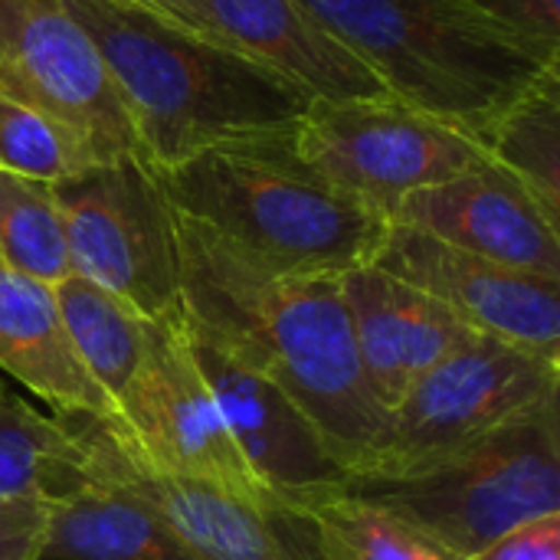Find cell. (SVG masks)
I'll list each match as a JSON object with an SVG mask.
<instances>
[{
    "label": "cell",
    "instance_id": "484cf974",
    "mask_svg": "<svg viewBox=\"0 0 560 560\" xmlns=\"http://www.w3.org/2000/svg\"><path fill=\"white\" fill-rule=\"evenodd\" d=\"M466 560H560V512L505 532Z\"/></svg>",
    "mask_w": 560,
    "mask_h": 560
},
{
    "label": "cell",
    "instance_id": "8fae6325",
    "mask_svg": "<svg viewBox=\"0 0 560 560\" xmlns=\"http://www.w3.org/2000/svg\"><path fill=\"white\" fill-rule=\"evenodd\" d=\"M82 443L89 463L141 495L200 558L207 560H325L305 515L256 505L217 486L158 469L135 453L105 420L59 417Z\"/></svg>",
    "mask_w": 560,
    "mask_h": 560
},
{
    "label": "cell",
    "instance_id": "ffe728a7",
    "mask_svg": "<svg viewBox=\"0 0 560 560\" xmlns=\"http://www.w3.org/2000/svg\"><path fill=\"white\" fill-rule=\"evenodd\" d=\"M92 479L75 433L0 384V502H56Z\"/></svg>",
    "mask_w": 560,
    "mask_h": 560
},
{
    "label": "cell",
    "instance_id": "7a4b0ae2",
    "mask_svg": "<svg viewBox=\"0 0 560 560\" xmlns=\"http://www.w3.org/2000/svg\"><path fill=\"white\" fill-rule=\"evenodd\" d=\"M131 121L141 158L171 167L230 138L292 125V85L141 0H62Z\"/></svg>",
    "mask_w": 560,
    "mask_h": 560
},
{
    "label": "cell",
    "instance_id": "603a6c76",
    "mask_svg": "<svg viewBox=\"0 0 560 560\" xmlns=\"http://www.w3.org/2000/svg\"><path fill=\"white\" fill-rule=\"evenodd\" d=\"M0 262L49 289L72 276L52 184L0 171Z\"/></svg>",
    "mask_w": 560,
    "mask_h": 560
},
{
    "label": "cell",
    "instance_id": "ba28073f",
    "mask_svg": "<svg viewBox=\"0 0 560 560\" xmlns=\"http://www.w3.org/2000/svg\"><path fill=\"white\" fill-rule=\"evenodd\" d=\"M558 390L560 358L476 335L430 368L387 413L377 463L361 476H407L436 466Z\"/></svg>",
    "mask_w": 560,
    "mask_h": 560
},
{
    "label": "cell",
    "instance_id": "83f0119b",
    "mask_svg": "<svg viewBox=\"0 0 560 560\" xmlns=\"http://www.w3.org/2000/svg\"><path fill=\"white\" fill-rule=\"evenodd\" d=\"M141 3H148V7H158L161 0H141Z\"/></svg>",
    "mask_w": 560,
    "mask_h": 560
},
{
    "label": "cell",
    "instance_id": "ac0fdd59",
    "mask_svg": "<svg viewBox=\"0 0 560 560\" xmlns=\"http://www.w3.org/2000/svg\"><path fill=\"white\" fill-rule=\"evenodd\" d=\"M92 469V479L49 502L36 560H207L141 495Z\"/></svg>",
    "mask_w": 560,
    "mask_h": 560
},
{
    "label": "cell",
    "instance_id": "5b68a950",
    "mask_svg": "<svg viewBox=\"0 0 560 560\" xmlns=\"http://www.w3.org/2000/svg\"><path fill=\"white\" fill-rule=\"evenodd\" d=\"M472 558L505 532L560 512V390L436 466L348 476L345 492Z\"/></svg>",
    "mask_w": 560,
    "mask_h": 560
},
{
    "label": "cell",
    "instance_id": "52a82bcc",
    "mask_svg": "<svg viewBox=\"0 0 560 560\" xmlns=\"http://www.w3.org/2000/svg\"><path fill=\"white\" fill-rule=\"evenodd\" d=\"M72 272L151 322H180L174 207L141 154L95 161L52 184Z\"/></svg>",
    "mask_w": 560,
    "mask_h": 560
},
{
    "label": "cell",
    "instance_id": "5bb4252c",
    "mask_svg": "<svg viewBox=\"0 0 560 560\" xmlns=\"http://www.w3.org/2000/svg\"><path fill=\"white\" fill-rule=\"evenodd\" d=\"M154 10L292 85L305 102L387 95L299 0H161Z\"/></svg>",
    "mask_w": 560,
    "mask_h": 560
},
{
    "label": "cell",
    "instance_id": "9c48e42d",
    "mask_svg": "<svg viewBox=\"0 0 560 560\" xmlns=\"http://www.w3.org/2000/svg\"><path fill=\"white\" fill-rule=\"evenodd\" d=\"M0 98L52 115L95 161L141 154L98 49L62 0H0Z\"/></svg>",
    "mask_w": 560,
    "mask_h": 560
},
{
    "label": "cell",
    "instance_id": "cb8c5ba5",
    "mask_svg": "<svg viewBox=\"0 0 560 560\" xmlns=\"http://www.w3.org/2000/svg\"><path fill=\"white\" fill-rule=\"evenodd\" d=\"M95 164L82 138L52 115L0 98V171L59 184Z\"/></svg>",
    "mask_w": 560,
    "mask_h": 560
},
{
    "label": "cell",
    "instance_id": "30bf717a",
    "mask_svg": "<svg viewBox=\"0 0 560 560\" xmlns=\"http://www.w3.org/2000/svg\"><path fill=\"white\" fill-rule=\"evenodd\" d=\"M105 423L164 472L279 509L243 463L226 420L190 354L184 318L154 325L151 351L138 384L118 417Z\"/></svg>",
    "mask_w": 560,
    "mask_h": 560
},
{
    "label": "cell",
    "instance_id": "9a60e30c",
    "mask_svg": "<svg viewBox=\"0 0 560 560\" xmlns=\"http://www.w3.org/2000/svg\"><path fill=\"white\" fill-rule=\"evenodd\" d=\"M390 223L522 272L560 279V220L489 154L456 177L404 197Z\"/></svg>",
    "mask_w": 560,
    "mask_h": 560
},
{
    "label": "cell",
    "instance_id": "3957f363",
    "mask_svg": "<svg viewBox=\"0 0 560 560\" xmlns=\"http://www.w3.org/2000/svg\"><path fill=\"white\" fill-rule=\"evenodd\" d=\"M154 174L177 213L285 272L345 276L371 266L390 226L302 167L282 128L220 141Z\"/></svg>",
    "mask_w": 560,
    "mask_h": 560
},
{
    "label": "cell",
    "instance_id": "e0dca14e",
    "mask_svg": "<svg viewBox=\"0 0 560 560\" xmlns=\"http://www.w3.org/2000/svg\"><path fill=\"white\" fill-rule=\"evenodd\" d=\"M0 371L59 417H115L69 345L52 289L7 266H0Z\"/></svg>",
    "mask_w": 560,
    "mask_h": 560
},
{
    "label": "cell",
    "instance_id": "8992f818",
    "mask_svg": "<svg viewBox=\"0 0 560 560\" xmlns=\"http://www.w3.org/2000/svg\"><path fill=\"white\" fill-rule=\"evenodd\" d=\"M282 141L302 167L384 220L404 197L456 177L486 154L466 131L394 95L308 102L282 128Z\"/></svg>",
    "mask_w": 560,
    "mask_h": 560
},
{
    "label": "cell",
    "instance_id": "d4e9b609",
    "mask_svg": "<svg viewBox=\"0 0 560 560\" xmlns=\"http://www.w3.org/2000/svg\"><path fill=\"white\" fill-rule=\"evenodd\" d=\"M479 16L522 43L545 66H560V0H466Z\"/></svg>",
    "mask_w": 560,
    "mask_h": 560
},
{
    "label": "cell",
    "instance_id": "7402d4cb",
    "mask_svg": "<svg viewBox=\"0 0 560 560\" xmlns=\"http://www.w3.org/2000/svg\"><path fill=\"white\" fill-rule=\"evenodd\" d=\"M299 515L325 560H466L410 522L351 495L325 499Z\"/></svg>",
    "mask_w": 560,
    "mask_h": 560
},
{
    "label": "cell",
    "instance_id": "7c38bea8",
    "mask_svg": "<svg viewBox=\"0 0 560 560\" xmlns=\"http://www.w3.org/2000/svg\"><path fill=\"white\" fill-rule=\"evenodd\" d=\"M184 331L226 430L262 492L289 512L341 495L351 472L335 459L315 420L282 387L233 361L187 325Z\"/></svg>",
    "mask_w": 560,
    "mask_h": 560
},
{
    "label": "cell",
    "instance_id": "4fadbf2b",
    "mask_svg": "<svg viewBox=\"0 0 560 560\" xmlns=\"http://www.w3.org/2000/svg\"><path fill=\"white\" fill-rule=\"evenodd\" d=\"M371 266L427 292L479 335L560 358V279L472 256L400 223L387 226Z\"/></svg>",
    "mask_w": 560,
    "mask_h": 560
},
{
    "label": "cell",
    "instance_id": "277c9868",
    "mask_svg": "<svg viewBox=\"0 0 560 560\" xmlns=\"http://www.w3.org/2000/svg\"><path fill=\"white\" fill-rule=\"evenodd\" d=\"M387 95L479 144L541 79L545 66L466 0H299Z\"/></svg>",
    "mask_w": 560,
    "mask_h": 560
},
{
    "label": "cell",
    "instance_id": "d6986e66",
    "mask_svg": "<svg viewBox=\"0 0 560 560\" xmlns=\"http://www.w3.org/2000/svg\"><path fill=\"white\" fill-rule=\"evenodd\" d=\"M52 295L75 358L118 417L148 361L158 322L75 272L62 279Z\"/></svg>",
    "mask_w": 560,
    "mask_h": 560
},
{
    "label": "cell",
    "instance_id": "6da1fadb",
    "mask_svg": "<svg viewBox=\"0 0 560 560\" xmlns=\"http://www.w3.org/2000/svg\"><path fill=\"white\" fill-rule=\"evenodd\" d=\"M174 233L184 325L282 387L351 476L371 472L387 413L364 387L341 276L272 269L177 210Z\"/></svg>",
    "mask_w": 560,
    "mask_h": 560
},
{
    "label": "cell",
    "instance_id": "4316f807",
    "mask_svg": "<svg viewBox=\"0 0 560 560\" xmlns=\"http://www.w3.org/2000/svg\"><path fill=\"white\" fill-rule=\"evenodd\" d=\"M49 502H0V560H36Z\"/></svg>",
    "mask_w": 560,
    "mask_h": 560
},
{
    "label": "cell",
    "instance_id": "44dd1931",
    "mask_svg": "<svg viewBox=\"0 0 560 560\" xmlns=\"http://www.w3.org/2000/svg\"><path fill=\"white\" fill-rule=\"evenodd\" d=\"M482 151L515 174L560 220V69L541 79L499 118Z\"/></svg>",
    "mask_w": 560,
    "mask_h": 560
},
{
    "label": "cell",
    "instance_id": "2e32d148",
    "mask_svg": "<svg viewBox=\"0 0 560 560\" xmlns=\"http://www.w3.org/2000/svg\"><path fill=\"white\" fill-rule=\"evenodd\" d=\"M341 289L351 308L364 387L384 413H390L430 368L479 335L446 305L377 266L345 272Z\"/></svg>",
    "mask_w": 560,
    "mask_h": 560
},
{
    "label": "cell",
    "instance_id": "f1b7e54d",
    "mask_svg": "<svg viewBox=\"0 0 560 560\" xmlns=\"http://www.w3.org/2000/svg\"><path fill=\"white\" fill-rule=\"evenodd\" d=\"M0 266H3V262H0Z\"/></svg>",
    "mask_w": 560,
    "mask_h": 560
}]
</instances>
